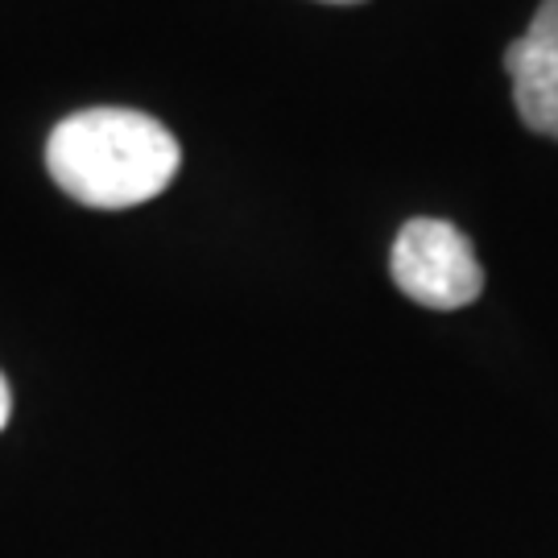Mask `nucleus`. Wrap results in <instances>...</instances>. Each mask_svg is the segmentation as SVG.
<instances>
[{"label": "nucleus", "instance_id": "obj_1", "mask_svg": "<svg viewBox=\"0 0 558 558\" xmlns=\"http://www.w3.org/2000/svg\"><path fill=\"white\" fill-rule=\"evenodd\" d=\"M182 149L161 120L133 108H87L54 124L46 170L83 207L124 211L174 182Z\"/></svg>", "mask_w": 558, "mask_h": 558}, {"label": "nucleus", "instance_id": "obj_5", "mask_svg": "<svg viewBox=\"0 0 558 558\" xmlns=\"http://www.w3.org/2000/svg\"><path fill=\"white\" fill-rule=\"evenodd\" d=\"M331 4H356V0H331Z\"/></svg>", "mask_w": 558, "mask_h": 558}, {"label": "nucleus", "instance_id": "obj_2", "mask_svg": "<svg viewBox=\"0 0 558 558\" xmlns=\"http://www.w3.org/2000/svg\"><path fill=\"white\" fill-rule=\"evenodd\" d=\"M393 281L405 299L430 311L472 306L484 290V269L472 240L447 220H410L393 240Z\"/></svg>", "mask_w": 558, "mask_h": 558}, {"label": "nucleus", "instance_id": "obj_4", "mask_svg": "<svg viewBox=\"0 0 558 558\" xmlns=\"http://www.w3.org/2000/svg\"><path fill=\"white\" fill-rule=\"evenodd\" d=\"M9 414H13V393H9V380L0 377V430L9 426Z\"/></svg>", "mask_w": 558, "mask_h": 558}, {"label": "nucleus", "instance_id": "obj_3", "mask_svg": "<svg viewBox=\"0 0 558 558\" xmlns=\"http://www.w3.org/2000/svg\"><path fill=\"white\" fill-rule=\"evenodd\" d=\"M505 71L525 129L558 141V0H542L530 29L509 41Z\"/></svg>", "mask_w": 558, "mask_h": 558}]
</instances>
